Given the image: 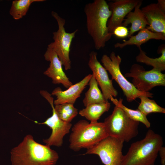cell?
Wrapping results in <instances>:
<instances>
[{"instance_id": "obj_22", "label": "cell", "mask_w": 165, "mask_h": 165, "mask_svg": "<svg viewBox=\"0 0 165 165\" xmlns=\"http://www.w3.org/2000/svg\"><path fill=\"white\" fill-rule=\"evenodd\" d=\"M44 0H15L12 1L9 14L15 20H18L25 16L30 6L34 2H42Z\"/></svg>"}, {"instance_id": "obj_18", "label": "cell", "mask_w": 165, "mask_h": 165, "mask_svg": "<svg viewBox=\"0 0 165 165\" xmlns=\"http://www.w3.org/2000/svg\"><path fill=\"white\" fill-rule=\"evenodd\" d=\"M139 53L136 57L138 62L144 63L147 65L152 66L153 69L161 72L165 70V47L162 45L159 48V53L161 55L158 57L152 58L147 56L146 53L142 49L141 46L138 47Z\"/></svg>"}, {"instance_id": "obj_20", "label": "cell", "mask_w": 165, "mask_h": 165, "mask_svg": "<svg viewBox=\"0 0 165 165\" xmlns=\"http://www.w3.org/2000/svg\"><path fill=\"white\" fill-rule=\"evenodd\" d=\"M88 85L89 88L86 93L82 101L85 107L91 104L107 101L105 100L102 92L99 89L98 83L93 74Z\"/></svg>"}, {"instance_id": "obj_19", "label": "cell", "mask_w": 165, "mask_h": 165, "mask_svg": "<svg viewBox=\"0 0 165 165\" xmlns=\"http://www.w3.org/2000/svg\"><path fill=\"white\" fill-rule=\"evenodd\" d=\"M110 107L111 104L108 101L103 103L93 104L80 110L79 114L90 121V123H96L104 113L108 111Z\"/></svg>"}, {"instance_id": "obj_9", "label": "cell", "mask_w": 165, "mask_h": 165, "mask_svg": "<svg viewBox=\"0 0 165 165\" xmlns=\"http://www.w3.org/2000/svg\"><path fill=\"white\" fill-rule=\"evenodd\" d=\"M40 93L49 103L52 109L51 116L42 123H37L39 124L46 125L52 130L50 136L47 138L43 139V141L50 146L61 147L63 144L64 137L69 132L72 124L71 123L64 122L58 117L54 109L53 98L51 94L44 90H41Z\"/></svg>"}, {"instance_id": "obj_15", "label": "cell", "mask_w": 165, "mask_h": 165, "mask_svg": "<svg viewBox=\"0 0 165 165\" xmlns=\"http://www.w3.org/2000/svg\"><path fill=\"white\" fill-rule=\"evenodd\" d=\"M141 10L148 24L147 28L153 32L165 35V12L157 3H151Z\"/></svg>"}, {"instance_id": "obj_3", "label": "cell", "mask_w": 165, "mask_h": 165, "mask_svg": "<svg viewBox=\"0 0 165 165\" xmlns=\"http://www.w3.org/2000/svg\"><path fill=\"white\" fill-rule=\"evenodd\" d=\"M163 143L162 136L149 130L142 139L132 143L123 155L122 165H151L154 163Z\"/></svg>"}, {"instance_id": "obj_7", "label": "cell", "mask_w": 165, "mask_h": 165, "mask_svg": "<svg viewBox=\"0 0 165 165\" xmlns=\"http://www.w3.org/2000/svg\"><path fill=\"white\" fill-rule=\"evenodd\" d=\"M51 15L56 20L58 28L56 31L53 33L54 42L49 44L48 47L56 52L65 69L68 70L71 67L69 57L71 43L78 30H76L71 33L67 32L64 27L65 19L54 11L51 12Z\"/></svg>"}, {"instance_id": "obj_6", "label": "cell", "mask_w": 165, "mask_h": 165, "mask_svg": "<svg viewBox=\"0 0 165 165\" xmlns=\"http://www.w3.org/2000/svg\"><path fill=\"white\" fill-rule=\"evenodd\" d=\"M121 60L120 56L116 55L113 51L109 57L104 54L101 60L103 66L111 75L112 79H114L122 89L127 101L129 102H132L141 96L152 98L153 94L138 90L123 75L120 67Z\"/></svg>"}, {"instance_id": "obj_24", "label": "cell", "mask_w": 165, "mask_h": 165, "mask_svg": "<svg viewBox=\"0 0 165 165\" xmlns=\"http://www.w3.org/2000/svg\"><path fill=\"white\" fill-rule=\"evenodd\" d=\"M138 98L141 102L138 109L146 116L151 113H165V108L158 105L154 100L144 96H141Z\"/></svg>"}, {"instance_id": "obj_2", "label": "cell", "mask_w": 165, "mask_h": 165, "mask_svg": "<svg viewBox=\"0 0 165 165\" xmlns=\"http://www.w3.org/2000/svg\"><path fill=\"white\" fill-rule=\"evenodd\" d=\"M84 12L88 33L92 38L95 48H104L112 35L108 30L107 23L112 12L105 0H95L86 4Z\"/></svg>"}, {"instance_id": "obj_14", "label": "cell", "mask_w": 165, "mask_h": 165, "mask_svg": "<svg viewBox=\"0 0 165 165\" xmlns=\"http://www.w3.org/2000/svg\"><path fill=\"white\" fill-rule=\"evenodd\" d=\"M92 74L86 76L80 81L73 84L64 91L57 87L51 93V95L56 97V99L53 101L54 105H57L64 103L74 104L77 99L80 96L81 94L88 85Z\"/></svg>"}, {"instance_id": "obj_13", "label": "cell", "mask_w": 165, "mask_h": 165, "mask_svg": "<svg viewBox=\"0 0 165 165\" xmlns=\"http://www.w3.org/2000/svg\"><path fill=\"white\" fill-rule=\"evenodd\" d=\"M46 60L50 62L49 67L43 72L45 75L51 79L54 84H61L68 88L73 84L64 72L62 64L56 52L47 47L44 54Z\"/></svg>"}, {"instance_id": "obj_5", "label": "cell", "mask_w": 165, "mask_h": 165, "mask_svg": "<svg viewBox=\"0 0 165 165\" xmlns=\"http://www.w3.org/2000/svg\"><path fill=\"white\" fill-rule=\"evenodd\" d=\"M109 136L129 142L138 134L139 122L130 118L120 108L115 106L111 114L104 122Z\"/></svg>"}, {"instance_id": "obj_11", "label": "cell", "mask_w": 165, "mask_h": 165, "mask_svg": "<svg viewBox=\"0 0 165 165\" xmlns=\"http://www.w3.org/2000/svg\"><path fill=\"white\" fill-rule=\"evenodd\" d=\"M97 54L94 51L90 53L88 64L101 88L105 100L108 101L111 96L116 97L118 92L113 86L112 80L109 79L107 71L97 60Z\"/></svg>"}, {"instance_id": "obj_25", "label": "cell", "mask_w": 165, "mask_h": 165, "mask_svg": "<svg viewBox=\"0 0 165 165\" xmlns=\"http://www.w3.org/2000/svg\"><path fill=\"white\" fill-rule=\"evenodd\" d=\"M129 31L126 27L122 25L117 27L114 30L113 35L119 38H124L128 35Z\"/></svg>"}, {"instance_id": "obj_28", "label": "cell", "mask_w": 165, "mask_h": 165, "mask_svg": "<svg viewBox=\"0 0 165 165\" xmlns=\"http://www.w3.org/2000/svg\"><path fill=\"white\" fill-rule=\"evenodd\" d=\"M151 165H154V163L152 164Z\"/></svg>"}, {"instance_id": "obj_17", "label": "cell", "mask_w": 165, "mask_h": 165, "mask_svg": "<svg viewBox=\"0 0 165 165\" xmlns=\"http://www.w3.org/2000/svg\"><path fill=\"white\" fill-rule=\"evenodd\" d=\"M142 1L139 3L134 8L133 12L130 11L126 16L122 23V26L126 27L131 24L129 31L128 37L129 38L136 32L146 28L148 24L147 21L140 8Z\"/></svg>"}, {"instance_id": "obj_8", "label": "cell", "mask_w": 165, "mask_h": 165, "mask_svg": "<svg viewBox=\"0 0 165 165\" xmlns=\"http://www.w3.org/2000/svg\"><path fill=\"white\" fill-rule=\"evenodd\" d=\"M124 142L119 139L108 136L87 149L84 154L97 155L105 165H122Z\"/></svg>"}, {"instance_id": "obj_12", "label": "cell", "mask_w": 165, "mask_h": 165, "mask_svg": "<svg viewBox=\"0 0 165 165\" xmlns=\"http://www.w3.org/2000/svg\"><path fill=\"white\" fill-rule=\"evenodd\" d=\"M142 1L141 0H116L108 3L112 12L107 23L109 33L112 35L115 29L122 25L127 14Z\"/></svg>"}, {"instance_id": "obj_10", "label": "cell", "mask_w": 165, "mask_h": 165, "mask_svg": "<svg viewBox=\"0 0 165 165\" xmlns=\"http://www.w3.org/2000/svg\"><path fill=\"white\" fill-rule=\"evenodd\" d=\"M132 77V83L138 90L147 92L157 86H165V74L153 69L146 71L143 67L138 64H133L130 72L124 75Z\"/></svg>"}, {"instance_id": "obj_1", "label": "cell", "mask_w": 165, "mask_h": 165, "mask_svg": "<svg viewBox=\"0 0 165 165\" xmlns=\"http://www.w3.org/2000/svg\"><path fill=\"white\" fill-rule=\"evenodd\" d=\"M10 155L12 165H55L59 158L56 151L37 142L30 134L11 149Z\"/></svg>"}, {"instance_id": "obj_27", "label": "cell", "mask_w": 165, "mask_h": 165, "mask_svg": "<svg viewBox=\"0 0 165 165\" xmlns=\"http://www.w3.org/2000/svg\"><path fill=\"white\" fill-rule=\"evenodd\" d=\"M157 4L161 9L165 12V0H158Z\"/></svg>"}, {"instance_id": "obj_4", "label": "cell", "mask_w": 165, "mask_h": 165, "mask_svg": "<svg viewBox=\"0 0 165 165\" xmlns=\"http://www.w3.org/2000/svg\"><path fill=\"white\" fill-rule=\"evenodd\" d=\"M109 136L104 122L89 123L81 120L72 129L69 147L75 152L82 148H89Z\"/></svg>"}, {"instance_id": "obj_21", "label": "cell", "mask_w": 165, "mask_h": 165, "mask_svg": "<svg viewBox=\"0 0 165 165\" xmlns=\"http://www.w3.org/2000/svg\"><path fill=\"white\" fill-rule=\"evenodd\" d=\"M110 100L115 106H118L122 109L131 119L134 121L142 123L147 128L150 127L151 124L147 118V116L139 110H133L126 107L123 104V99L121 98L118 100L111 96Z\"/></svg>"}, {"instance_id": "obj_16", "label": "cell", "mask_w": 165, "mask_h": 165, "mask_svg": "<svg viewBox=\"0 0 165 165\" xmlns=\"http://www.w3.org/2000/svg\"><path fill=\"white\" fill-rule=\"evenodd\" d=\"M129 38L123 42L116 43L114 45V47L122 49L127 46L135 45L138 47L151 39L164 40L165 35L161 33L153 32L145 28L140 30L137 34Z\"/></svg>"}, {"instance_id": "obj_26", "label": "cell", "mask_w": 165, "mask_h": 165, "mask_svg": "<svg viewBox=\"0 0 165 165\" xmlns=\"http://www.w3.org/2000/svg\"><path fill=\"white\" fill-rule=\"evenodd\" d=\"M159 153L160 157L161 165H165V147L162 146L159 150Z\"/></svg>"}, {"instance_id": "obj_23", "label": "cell", "mask_w": 165, "mask_h": 165, "mask_svg": "<svg viewBox=\"0 0 165 165\" xmlns=\"http://www.w3.org/2000/svg\"><path fill=\"white\" fill-rule=\"evenodd\" d=\"M54 108L58 117L67 123H70L78 113V109L72 104L64 103L55 105Z\"/></svg>"}]
</instances>
